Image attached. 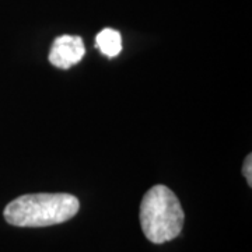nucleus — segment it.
Here are the masks:
<instances>
[{
  "label": "nucleus",
  "mask_w": 252,
  "mask_h": 252,
  "mask_svg": "<svg viewBox=\"0 0 252 252\" xmlns=\"http://www.w3.org/2000/svg\"><path fill=\"white\" fill-rule=\"evenodd\" d=\"M80 202L70 193H28L4 207V220L16 227H48L77 215Z\"/></svg>",
  "instance_id": "f257e3e1"
},
{
  "label": "nucleus",
  "mask_w": 252,
  "mask_h": 252,
  "mask_svg": "<svg viewBox=\"0 0 252 252\" xmlns=\"http://www.w3.org/2000/svg\"><path fill=\"white\" fill-rule=\"evenodd\" d=\"M139 217L144 237L150 243L164 244L181 234L185 215L171 189L154 185L144 193Z\"/></svg>",
  "instance_id": "f03ea898"
},
{
  "label": "nucleus",
  "mask_w": 252,
  "mask_h": 252,
  "mask_svg": "<svg viewBox=\"0 0 252 252\" xmlns=\"http://www.w3.org/2000/svg\"><path fill=\"white\" fill-rule=\"evenodd\" d=\"M86 54V46L80 36L61 35L54 41L49 51V62L59 69H70Z\"/></svg>",
  "instance_id": "7ed1b4c3"
},
{
  "label": "nucleus",
  "mask_w": 252,
  "mask_h": 252,
  "mask_svg": "<svg viewBox=\"0 0 252 252\" xmlns=\"http://www.w3.org/2000/svg\"><path fill=\"white\" fill-rule=\"evenodd\" d=\"M97 48L101 51V54L108 56V58H115L121 54L122 51V38L117 30L112 28H105L97 35Z\"/></svg>",
  "instance_id": "20e7f679"
},
{
  "label": "nucleus",
  "mask_w": 252,
  "mask_h": 252,
  "mask_svg": "<svg viewBox=\"0 0 252 252\" xmlns=\"http://www.w3.org/2000/svg\"><path fill=\"white\" fill-rule=\"evenodd\" d=\"M252 157L251 154H248L247 156V158L244 160V165H243V174L244 177H245V180L248 182V185L252 187Z\"/></svg>",
  "instance_id": "39448f33"
}]
</instances>
